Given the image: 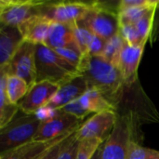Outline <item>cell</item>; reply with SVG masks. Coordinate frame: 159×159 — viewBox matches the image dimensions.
<instances>
[{"mask_svg":"<svg viewBox=\"0 0 159 159\" xmlns=\"http://www.w3.org/2000/svg\"><path fill=\"white\" fill-rule=\"evenodd\" d=\"M89 89L99 90L116 108L126 86L119 69L102 56L84 57L79 68Z\"/></svg>","mask_w":159,"mask_h":159,"instance_id":"obj_1","label":"cell"},{"mask_svg":"<svg viewBox=\"0 0 159 159\" xmlns=\"http://www.w3.org/2000/svg\"><path fill=\"white\" fill-rule=\"evenodd\" d=\"M36 82L50 81L61 85L80 75L79 71L44 44L35 48ZM35 82V83H36Z\"/></svg>","mask_w":159,"mask_h":159,"instance_id":"obj_2","label":"cell"},{"mask_svg":"<svg viewBox=\"0 0 159 159\" xmlns=\"http://www.w3.org/2000/svg\"><path fill=\"white\" fill-rule=\"evenodd\" d=\"M136 119V116L132 112L117 115L111 134L101 145V158H128L130 142L135 139Z\"/></svg>","mask_w":159,"mask_h":159,"instance_id":"obj_3","label":"cell"},{"mask_svg":"<svg viewBox=\"0 0 159 159\" xmlns=\"http://www.w3.org/2000/svg\"><path fill=\"white\" fill-rule=\"evenodd\" d=\"M41 123L34 115L14 118L0 130V154L33 141Z\"/></svg>","mask_w":159,"mask_h":159,"instance_id":"obj_4","label":"cell"},{"mask_svg":"<svg viewBox=\"0 0 159 159\" xmlns=\"http://www.w3.org/2000/svg\"><path fill=\"white\" fill-rule=\"evenodd\" d=\"M80 21L93 34L104 40H108L119 33L117 11L102 2L94 1L92 8Z\"/></svg>","mask_w":159,"mask_h":159,"instance_id":"obj_5","label":"cell"},{"mask_svg":"<svg viewBox=\"0 0 159 159\" xmlns=\"http://www.w3.org/2000/svg\"><path fill=\"white\" fill-rule=\"evenodd\" d=\"M94 2L81 1H61L48 2L41 6L39 14L49 20L51 22L73 24L84 19L87 13L92 8Z\"/></svg>","mask_w":159,"mask_h":159,"instance_id":"obj_6","label":"cell"},{"mask_svg":"<svg viewBox=\"0 0 159 159\" xmlns=\"http://www.w3.org/2000/svg\"><path fill=\"white\" fill-rule=\"evenodd\" d=\"M35 48L36 45L24 40L8 64L5 68L0 69V72L23 79L31 88L36 82Z\"/></svg>","mask_w":159,"mask_h":159,"instance_id":"obj_7","label":"cell"},{"mask_svg":"<svg viewBox=\"0 0 159 159\" xmlns=\"http://www.w3.org/2000/svg\"><path fill=\"white\" fill-rule=\"evenodd\" d=\"M45 2L35 0H1L0 22L2 25L18 27L32 16L39 14V9Z\"/></svg>","mask_w":159,"mask_h":159,"instance_id":"obj_8","label":"cell"},{"mask_svg":"<svg viewBox=\"0 0 159 159\" xmlns=\"http://www.w3.org/2000/svg\"><path fill=\"white\" fill-rule=\"evenodd\" d=\"M117 115L114 111H106L93 115L85 120L77 129L75 132L76 139L80 142L92 139L105 142L116 125Z\"/></svg>","mask_w":159,"mask_h":159,"instance_id":"obj_9","label":"cell"},{"mask_svg":"<svg viewBox=\"0 0 159 159\" xmlns=\"http://www.w3.org/2000/svg\"><path fill=\"white\" fill-rule=\"evenodd\" d=\"M60 85L50 81H41L34 84L24 98L18 103L19 108L25 115H34L41 107L48 105L57 93Z\"/></svg>","mask_w":159,"mask_h":159,"instance_id":"obj_10","label":"cell"},{"mask_svg":"<svg viewBox=\"0 0 159 159\" xmlns=\"http://www.w3.org/2000/svg\"><path fill=\"white\" fill-rule=\"evenodd\" d=\"M85 120L79 119L72 115L60 114L46 122H42L33 141H49L57 139L68 132L76 130Z\"/></svg>","mask_w":159,"mask_h":159,"instance_id":"obj_11","label":"cell"},{"mask_svg":"<svg viewBox=\"0 0 159 159\" xmlns=\"http://www.w3.org/2000/svg\"><path fill=\"white\" fill-rule=\"evenodd\" d=\"M146 43L140 46L126 44L118 57L116 67L119 69L127 87L133 85L138 78V68L143 54Z\"/></svg>","mask_w":159,"mask_h":159,"instance_id":"obj_12","label":"cell"},{"mask_svg":"<svg viewBox=\"0 0 159 159\" xmlns=\"http://www.w3.org/2000/svg\"><path fill=\"white\" fill-rule=\"evenodd\" d=\"M77 130V129H76ZM76 130L68 132L57 139L49 141H31L21 146L0 154V159H40L58 143L65 140Z\"/></svg>","mask_w":159,"mask_h":159,"instance_id":"obj_13","label":"cell"},{"mask_svg":"<svg viewBox=\"0 0 159 159\" xmlns=\"http://www.w3.org/2000/svg\"><path fill=\"white\" fill-rule=\"evenodd\" d=\"M88 89L89 86L86 79L81 75H78L61 84L57 93L48 105L55 109H61L80 98Z\"/></svg>","mask_w":159,"mask_h":159,"instance_id":"obj_14","label":"cell"},{"mask_svg":"<svg viewBox=\"0 0 159 159\" xmlns=\"http://www.w3.org/2000/svg\"><path fill=\"white\" fill-rule=\"evenodd\" d=\"M51 23L52 22L44 16L36 14L22 22L18 28L23 40L38 45L45 43Z\"/></svg>","mask_w":159,"mask_h":159,"instance_id":"obj_15","label":"cell"},{"mask_svg":"<svg viewBox=\"0 0 159 159\" xmlns=\"http://www.w3.org/2000/svg\"><path fill=\"white\" fill-rule=\"evenodd\" d=\"M23 37L16 26L0 27V69L5 68L23 42Z\"/></svg>","mask_w":159,"mask_h":159,"instance_id":"obj_16","label":"cell"},{"mask_svg":"<svg viewBox=\"0 0 159 159\" xmlns=\"http://www.w3.org/2000/svg\"><path fill=\"white\" fill-rule=\"evenodd\" d=\"M83 112L88 116L89 114H98L106 111L116 112V108L97 89H89L80 98L77 99Z\"/></svg>","mask_w":159,"mask_h":159,"instance_id":"obj_17","label":"cell"},{"mask_svg":"<svg viewBox=\"0 0 159 159\" xmlns=\"http://www.w3.org/2000/svg\"><path fill=\"white\" fill-rule=\"evenodd\" d=\"M74 42L75 38L72 24L52 22L44 45L52 49H56L66 47Z\"/></svg>","mask_w":159,"mask_h":159,"instance_id":"obj_18","label":"cell"},{"mask_svg":"<svg viewBox=\"0 0 159 159\" xmlns=\"http://www.w3.org/2000/svg\"><path fill=\"white\" fill-rule=\"evenodd\" d=\"M0 129L6 127L14 119L15 115L20 110L18 104L11 103L6 93L7 74L0 72Z\"/></svg>","mask_w":159,"mask_h":159,"instance_id":"obj_19","label":"cell"},{"mask_svg":"<svg viewBox=\"0 0 159 159\" xmlns=\"http://www.w3.org/2000/svg\"><path fill=\"white\" fill-rule=\"evenodd\" d=\"M30 87L21 78L16 75H7L6 93L8 101L13 104H18L27 94Z\"/></svg>","mask_w":159,"mask_h":159,"instance_id":"obj_20","label":"cell"},{"mask_svg":"<svg viewBox=\"0 0 159 159\" xmlns=\"http://www.w3.org/2000/svg\"><path fill=\"white\" fill-rule=\"evenodd\" d=\"M73 32H74V38L76 46L80 49L81 53L84 57L89 56V48L94 34L79 20L74 22L72 24Z\"/></svg>","mask_w":159,"mask_h":159,"instance_id":"obj_21","label":"cell"},{"mask_svg":"<svg viewBox=\"0 0 159 159\" xmlns=\"http://www.w3.org/2000/svg\"><path fill=\"white\" fill-rule=\"evenodd\" d=\"M125 45H126V42L124 41V39L118 33L106 41L105 48L102 56L104 57L108 61L112 62L113 64L116 66L118 57Z\"/></svg>","mask_w":159,"mask_h":159,"instance_id":"obj_22","label":"cell"},{"mask_svg":"<svg viewBox=\"0 0 159 159\" xmlns=\"http://www.w3.org/2000/svg\"><path fill=\"white\" fill-rule=\"evenodd\" d=\"M58 55H60L62 59H64L67 62H69L71 65L75 67L78 71L79 68L82 64L84 56L81 53L80 49L76 46L75 42L63 47V48H59L54 49Z\"/></svg>","mask_w":159,"mask_h":159,"instance_id":"obj_23","label":"cell"},{"mask_svg":"<svg viewBox=\"0 0 159 159\" xmlns=\"http://www.w3.org/2000/svg\"><path fill=\"white\" fill-rule=\"evenodd\" d=\"M127 159H159V151L141 145L136 139L130 142Z\"/></svg>","mask_w":159,"mask_h":159,"instance_id":"obj_24","label":"cell"},{"mask_svg":"<svg viewBox=\"0 0 159 159\" xmlns=\"http://www.w3.org/2000/svg\"><path fill=\"white\" fill-rule=\"evenodd\" d=\"M157 4L153 5V6H149V7L128 8V9H125V10L118 12L119 25L120 24H134V23H136L148 10H150L154 7H157Z\"/></svg>","mask_w":159,"mask_h":159,"instance_id":"obj_25","label":"cell"},{"mask_svg":"<svg viewBox=\"0 0 159 159\" xmlns=\"http://www.w3.org/2000/svg\"><path fill=\"white\" fill-rule=\"evenodd\" d=\"M119 34L126 42V44L129 46H140L143 43H147L148 40L143 39L141 34H139L137 28L134 24H120L119 25Z\"/></svg>","mask_w":159,"mask_h":159,"instance_id":"obj_26","label":"cell"},{"mask_svg":"<svg viewBox=\"0 0 159 159\" xmlns=\"http://www.w3.org/2000/svg\"><path fill=\"white\" fill-rule=\"evenodd\" d=\"M157 7H154L150 10H148L136 23H134L135 27L137 28L139 34L144 40H149L151 32L154 25V16H155V9Z\"/></svg>","mask_w":159,"mask_h":159,"instance_id":"obj_27","label":"cell"},{"mask_svg":"<svg viewBox=\"0 0 159 159\" xmlns=\"http://www.w3.org/2000/svg\"><path fill=\"white\" fill-rule=\"evenodd\" d=\"M103 143L104 142L98 139L85 140L80 142L76 159H91Z\"/></svg>","mask_w":159,"mask_h":159,"instance_id":"obj_28","label":"cell"},{"mask_svg":"<svg viewBox=\"0 0 159 159\" xmlns=\"http://www.w3.org/2000/svg\"><path fill=\"white\" fill-rule=\"evenodd\" d=\"M76 132V131H75ZM75 132L73 134L61 153L60 154L58 159H76L77 153L79 150L80 141H78L75 137Z\"/></svg>","mask_w":159,"mask_h":159,"instance_id":"obj_29","label":"cell"},{"mask_svg":"<svg viewBox=\"0 0 159 159\" xmlns=\"http://www.w3.org/2000/svg\"><path fill=\"white\" fill-rule=\"evenodd\" d=\"M159 0H121L117 3V13L132 7H142L157 5Z\"/></svg>","mask_w":159,"mask_h":159,"instance_id":"obj_30","label":"cell"},{"mask_svg":"<svg viewBox=\"0 0 159 159\" xmlns=\"http://www.w3.org/2000/svg\"><path fill=\"white\" fill-rule=\"evenodd\" d=\"M59 114H60V109H55L49 105H45L40 109H38L35 112L34 116L41 122H46L56 117Z\"/></svg>","mask_w":159,"mask_h":159,"instance_id":"obj_31","label":"cell"},{"mask_svg":"<svg viewBox=\"0 0 159 159\" xmlns=\"http://www.w3.org/2000/svg\"><path fill=\"white\" fill-rule=\"evenodd\" d=\"M106 41L107 40H104L103 38L94 34L92 41L90 43L89 48V56H102L105 48Z\"/></svg>","mask_w":159,"mask_h":159,"instance_id":"obj_32","label":"cell"},{"mask_svg":"<svg viewBox=\"0 0 159 159\" xmlns=\"http://www.w3.org/2000/svg\"><path fill=\"white\" fill-rule=\"evenodd\" d=\"M72 136H73V134H72L70 137L66 138L65 140H63V141L58 143H57L56 145H54L49 151H48V152H47V153H46V154H45L40 159H58L60 154L61 153V151L63 150V148L65 147V145L67 144V143L69 142V140L71 139Z\"/></svg>","mask_w":159,"mask_h":159,"instance_id":"obj_33","label":"cell"},{"mask_svg":"<svg viewBox=\"0 0 159 159\" xmlns=\"http://www.w3.org/2000/svg\"><path fill=\"white\" fill-rule=\"evenodd\" d=\"M150 42L154 44L159 40V2L155 9V16H154V25L150 35Z\"/></svg>","mask_w":159,"mask_h":159,"instance_id":"obj_34","label":"cell"},{"mask_svg":"<svg viewBox=\"0 0 159 159\" xmlns=\"http://www.w3.org/2000/svg\"><path fill=\"white\" fill-rule=\"evenodd\" d=\"M91 159H102L101 158V147L97 150V152L94 154V156L92 157Z\"/></svg>","mask_w":159,"mask_h":159,"instance_id":"obj_35","label":"cell"}]
</instances>
